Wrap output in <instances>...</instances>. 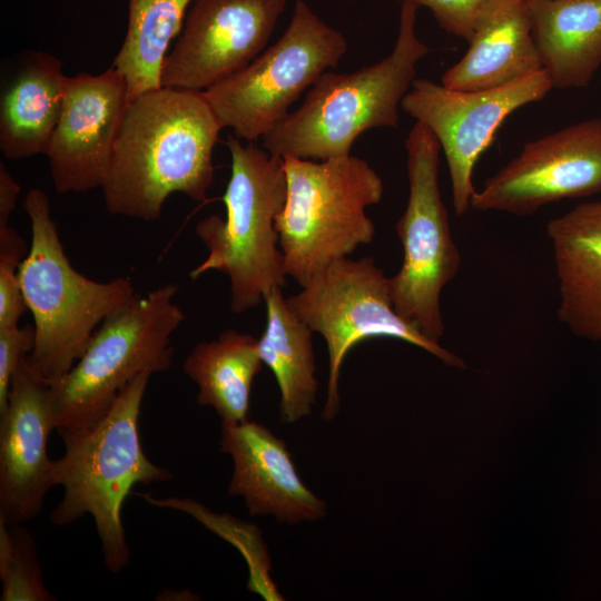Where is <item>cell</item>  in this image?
I'll list each match as a JSON object with an SVG mask.
<instances>
[{
    "label": "cell",
    "mask_w": 601,
    "mask_h": 601,
    "mask_svg": "<svg viewBox=\"0 0 601 601\" xmlns=\"http://www.w3.org/2000/svg\"><path fill=\"white\" fill-rule=\"evenodd\" d=\"M559 284L558 318L577 337L601 342V201L551 219Z\"/></svg>",
    "instance_id": "18"
},
{
    "label": "cell",
    "mask_w": 601,
    "mask_h": 601,
    "mask_svg": "<svg viewBox=\"0 0 601 601\" xmlns=\"http://www.w3.org/2000/svg\"><path fill=\"white\" fill-rule=\"evenodd\" d=\"M344 35L304 0L294 3L277 41L250 63L201 91L223 128L256 142L276 127L290 106L347 51Z\"/></svg>",
    "instance_id": "8"
},
{
    "label": "cell",
    "mask_w": 601,
    "mask_h": 601,
    "mask_svg": "<svg viewBox=\"0 0 601 601\" xmlns=\"http://www.w3.org/2000/svg\"><path fill=\"white\" fill-rule=\"evenodd\" d=\"M390 278L373 257L338 259L316 274L302 290L288 298L289 309L325 339L328 382L322 416L328 421L339 410L338 380L348 351L374 337L401 339L415 345L444 364L463 368L464 362L440 343L431 341L395 311Z\"/></svg>",
    "instance_id": "9"
},
{
    "label": "cell",
    "mask_w": 601,
    "mask_h": 601,
    "mask_svg": "<svg viewBox=\"0 0 601 601\" xmlns=\"http://www.w3.org/2000/svg\"><path fill=\"white\" fill-rule=\"evenodd\" d=\"M221 129L201 91L160 87L130 100L101 186L108 211L152 221L170 194L206 200Z\"/></svg>",
    "instance_id": "1"
},
{
    "label": "cell",
    "mask_w": 601,
    "mask_h": 601,
    "mask_svg": "<svg viewBox=\"0 0 601 601\" xmlns=\"http://www.w3.org/2000/svg\"><path fill=\"white\" fill-rule=\"evenodd\" d=\"M66 75L59 58L31 51L0 104V150L8 159L46 155L58 124Z\"/></svg>",
    "instance_id": "20"
},
{
    "label": "cell",
    "mask_w": 601,
    "mask_h": 601,
    "mask_svg": "<svg viewBox=\"0 0 601 601\" xmlns=\"http://www.w3.org/2000/svg\"><path fill=\"white\" fill-rule=\"evenodd\" d=\"M601 194V117L532 140L485 180L470 208L529 216L568 198Z\"/></svg>",
    "instance_id": "12"
},
{
    "label": "cell",
    "mask_w": 601,
    "mask_h": 601,
    "mask_svg": "<svg viewBox=\"0 0 601 601\" xmlns=\"http://www.w3.org/2000/svg\"><path fill=\"white\" fill-rule=\"evenodd\" d=\"M263 300L266 327L258 338L259 356L279 388L280 421L294 423L312 413L318 391L314 332L289 309L282 287L272 288Z\"/></svg>",
    "instance_id": "21"
},
{
    "label": "cell",
    "mask_w": 601,
    "mask_h": 601,
    "mask_svg": "<svg viewBox=\"0 0 601 601\" xmlns=\"http://www.w3.org/2000/svg\"><path fill=\"white\" fill-rule=\"evenodd\" d=\"M53 428L51 384L39 377L27 355L10 384L0 414V522L22 524L43 509L52 483L47 443Z\"/></svg>",
    "instance_id": "15"
},
{
    "label": "cell",
    "mask_w": 601,
    "mask_h": 601,
    "mask_svg": "<svg viewBox=\"0 0 601 601\" xmlns=\"http://www.w3.org/2000/svg\"><path fill=\"white\" fill-rule=\"evenodd\" d=\"M345 1H355V0H345Z\"/></svg>",
    "instance_id": "30"
},
{
    "label": "cell",
    "mask_w": 601,
    "mask_h": 601,
    "mask_svg": "<svg viewBox=\"0 0 601 601\" xmlns=\"http://www.w3.org/2000/svg\"><path fill=\"white\" fill-rule=\"evenodd\" d=\"M28 309L18 278V268L0 264V327L18 325Z\"/></svg>",
    "instance_id": "27"
},
{
    "label": "cell",
    "mask_w": 601,
    "mask_h": 601,
    "mask_svg": "<svg viewBox=\"0 0 601 601\" xmlns=\"http://www.w3.org/2000/svg\"><path fill=\"white\" fill-rule=\"evenodd\" d=\"M36 342L35 325L0 327V414L6 410L12 375Z\"/></svg>",
    "instance_id": "25"
},
{
    "label": "cell",
    "mask_w": 601,
    "mask_h": 601,
    "mask_svg": "<svg viewBox=\"0 0 601 601\" xmlns=\"http://www.w3.org/2000/svg\"><path fill=\"white\" fill-rule=\"evenodd\" d=\"M262 365L258 339L227 328L216 339L198 343L183 370L198 386L199 405L211 406L220 421L240 423L248 420L252 384Z\"/></svg>",
    "instance_id": "22"
},
{
    "label": "cell",
    "mask_w": 601,
    "mask_h": 601,
    "mask_svg": "<svg viewBox=\"0 0 601 601\" xmlns=\"http://www.w3.org/2000/svg\"><path fill=\"white\" fill-rule=\"evenodd\" d=\"M226 146L231 158L223 196L226 218L210 215L197 223L196 235L208 254L189 276L226 274L230 311L240 314L257 306L272 288L286 285L275 221L286 203L287 178L284 159L255 142L244 145L229 135Z\"/></svg>",
    "instance_id": "5"
},
{
    "label": "cell",
    "mask_w": 601,
    "mask_h": 601,
    "mask_svg": "<svg viewBox=\"0 0 601 601\" xmlns=\"http://www.w3.org/2000/svg\"><path fill=\"white\" fill-rule=\"evenodd\" d=\"M541 69L511 83L475 91L450 89L415 78L401 108L424 124L444 151L456 215L467 211L476 191L474 166L502 122L516 109L543 99L552 89Z\"/></svg>",
    "instance_id": "11"
},
{
    "label": "cell",
    "mask_w": 601,
    "mask_h": 601,
    "mask_svg": "<svg viewBox=\"0 0 601 601\" xmlns=\"http://www.w3.org/2000/svg\"><path fill=\"white\" fill-rule=\"evenodd\" d=\"M287 0H193L166 56L161 87L204 91L250 63L266 47Z\"/></svg>",
    "instance_id": "13"
},
{
    "label": "cell",
    "mask_w": 601,
    "mask_h": 601,
    "mask_svg": "<svg viewBox=\"0 0 601 601\" xmlns=\"http://www.w3.org/2000/svg\"><path fill=\"white\" fill-rule=\"evenodd\" d=\"M542 69L552 87L582 88L601 66V0H528Z\"/></svg>",
    "instance_id": "19"
},
{
    "label": "cell",
    "mask_w": 601,
    "mask_h": 601,
    "mask_svg": "<svg viewBox=\"0 0 601 601\" xmlns=\"http://www.w3.org/2000/svg\"><path fill=\"white\" fill-rule=\"evenodd\" d=\"M177 290L176 284H166L105 318L71 370L51 384L53 428L59 434L99 421L140 373L170 367L171 335L185 321L174 302Z\"/></svg>",
    "instance_id": "7"
},
{
    "label": "cell",
    "mask_w": 601,
    "mask_h": 601,
    "mask_svg": "<svg viewBox=\"0 0 601 601\" xmlns=\"http://www.w3.org/2000/svg\"><path fill=\"white\" fill-rule=\"evenodd\" d=\"M128 104L126 80L112 66L99 75L66 76L60 117L46 154L57 193L102 186Z\"/></svg>",
    "instance_id": "14"
},
{
    "label": "cell",
    "mask_w": 601,
    "mask_h": 601,
    "mask_svg": "<svg viewBox=\"0 0 601 601\" xmlns=\"http://www.w3.org/2000/svg\"><path fill=\"white\" fill-rule=\"evenodd\" d=\"M219 444L234 462L228 494L243 496L252 515L289 524L325 516L326 503L304 484L286 443L269 428L249 420L220 421Z\"/></svg>",
    "instance_id": "16"
},
{
    "label": "cell",
    "mask_w": 601,
    "mask_h": 601,
    "mask_svg": "<svg viewBox=\"0 0 601 601\" xmlns=\"http://www.w3.org/2000/svg\"><path fill=\"white\" fill-rule=\"evenodd\" d=\"M20 187L9 171L0 164V226L8 225L16 208Z\"/></svg>",
    "instance_id": "29"
},
{
    "label": "cell",
    "mask_w": 601,
    "mask_h": 601,
    "mask_svg": "<svg viewBox=\"0 0 601 601\" xmlns=\"http://www.w3.org/2000/svg\"><path fill=\"white\" fill-rule=\"evenodd\" d=\"M193 0H129L122 45L112 67L125 78L129 101L161 87V68Z\"/></svg>",
    "instance_id": "23"
},
{
    "label": "cell",
    "mask_w": 601,
    "mask_h": 601,
    "mask_svg": "<svg viewBox=\"0 0 601 601\" xmlns=\"http://www.w3.org/2000/svg\"><path fill=\"white\" fill-rule=\"evenodd\" d=\"M416 7L428 8L440 24L449 33L461 37L467 42L473 35L477 11L483 0H396Z\"/></svg>",
    "instance_id": "26"
},
{
    "label": "cell",
    "mask_w": 601,
    "mask_h": 601,
    "mask_svg": "<svg viewBox=\"0 0 601 601\" xmlns=\"http://www.w3.org/2000/svg\"><path fill=\"white\" fill-rule=\"evenodd\" d=\"M465 55L442 85L475 91L501 87L542 69L528 0H483Z\"/></svg>",
    "instance_id": "17"
},
{
    "label": "cell",
    "mask_w": 601,
    "mask_h": 601,
    "mask_svg": "<svg viewBox=\"0 0 601 601\" xmlns=\"http://www.w3.org/2000/svg\"><path fill=\"white\" fill-rule=\"evenodd\" d=\"M27 244L9 225L0 226V264L19 268L27 256Z\"/></svg>",
    "instance_id": "28"
},
{
    "label": "cell",
    "mask_w": 601,
    "mask_h": 601,
    "mask_svg": "<svg viewBox=\"0 0 601 601\" xmlns=\"http://www.w3.org/2000/svg\"><path fill=\"white\" fill-rule=\"evenodd\" d=\"M408 198L396 233L403 263L390 277L397 314L436 343L444 334L441 293L457 274L461 256L454 244L439 186L441 146L434 134L416 121L406 140Z\"/></svg>",
    "instance_id": "10"
},
{
    "label": "cell",
    "mask_w": 601,
    "mask_h": 601,
    "mask_svg": "<svg viewBox=\"0 0 601 601\" xmlns=\"http://www.w3.org/2000/svg\"><path fill=\"white\" fill-rule=\"evenodd\" d=\"M152 374L145 371L130 381L111 408L92 425L60 433L65 452L53 461L52 483L63 487V495L49 521L65 526L89 514L104 562L112 573L130 564L121 520L127 495L136 484L174 477L171 471L152 463L141 447L139 415Z\"/></svg>",
    "instance_id": "2"
},
{
    "label": "cell",
    "mask_w": 601,
    "mask_h": 601,
    "mask_svg": "<svg viewBox=\"0 0 601 601\" xmlns=\"http://www.w3.org/2000/svg\"><path fill=\"white\" fill-rule=\"evenodd\" d=\"M31 245L18 278L31 312L36 342L27 359L52 384L66 375L87 348L97 326L137 296L130 278L90 279L65 254L46 193L30 189L23 201Z\"/></svg>",
    "instance_id": "4"
},
{
    "label": "cell",
    "mask_w": 601,
    "mask_h": 601,
    "mask_svg": "<svg viewBox=\"0 0 601 601\" xmlns=\"http://www.w3.org/2000/svg\"><path fill=\"white\" fill-rule=\"evenodd\" d=\"M287 196L276 217L284 270L300 287L332 263L368 244L375 226L365 214L382 200L381 176L364 159L283 158Z\"/></svg>",
    "instance_id": "6"
},
{
    "label": "cell",
    "mask_w": 601,
    "mask_h": 601,
    "mask_svg": "<svg viewBox=\"0 0 601 601\" xmlns=\"http://www.w3.org/2000/svg\"><path fill=\"white\" fill-rule=\"evenodd\" d=\"M417 9L401 3L398 32L390 55L351 73L324 72L263 140L282 158L325 160L351 155L357 137L375 128H395L398 109L430 48L415 32Z\"/></svg>",
    "instance_id": "3"
},
{
    "label": "cell",
    "mask_w": 601,
    "mask_h": 601,
    "mask_svg": "<svg viewBox=\"0 0 601 601\" xmlns=\"http://www.w3.org/2000/svg\"><path fill=\"white\" fill-rule=\"evenodd\" d=\"M1 601H55L46 588L36 541L21 524L0 522Z\"/></svg>",
    "instance_id": "24"
}]
</instances>
